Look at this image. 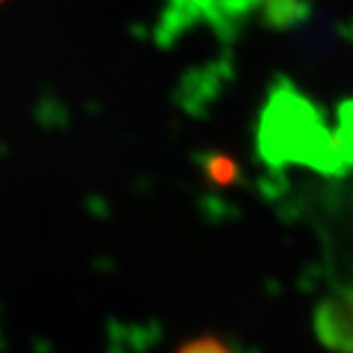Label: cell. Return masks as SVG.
Here are the masks:
<instances>
[{
	"label": "cell",
	"instance_id": "6da1fadb",
	"mask_svg": "<svg viewBox=\"0 0 353 353\" xmlns=\"http://www.w3.org/2000/svg\"><path fill=\"white\" fill-rule=\"evenodd\" d=\"M259 143L264 157L275 163L342 168L335 131L323 124V117L305 97L287 85H280L268 99Z\"/></svg>",
	"mask_w": 353,
	"mask_h": 353
},
{
	"label": "cell",
	"instance_id": "277c9868",
	"mask_svg": "<svg viewBox=\"0 0 353 353\" xmlns=\"http://www.w3.org/2000/svg\"><path fill=\"white\" fill-rule=\"evenodd\" d=\"M176 353H232V349L228 347V342L221 340V337L202 335V337H195V340L186 342Z\"/></svg>",
	"mask_w": 353,
	"mask_h": 353
},
{
	"label": "cell",
	"instance_id": "7a4b0ae2",
	"mask_svg": "<svg viewBox=\"0 0 353 353\" xmlns=\"http://www.w3.org/2000/svg\"><path fill=\"white\" fill-rule=\"evenodd\" d=\"M314 333L333 353H353V287H337L316 303Z\"/></svg>",
	"mask_w": 353,
	"mask_h": 353
},
{
	"label": "cell",
	"instance_id": "8992f818",
	"mask_svg": "<svg viewBox=\"0 0 353 353\" xmlns=\"http://www.w3.org/2000/svg\"><path fill=\"white\" fill-rule=\"evenodd\" d=\"M3 3H5V0H0V5H3Z\"/></svg>",
	"mask_w": 353,
	"mask_h": 353
},
{
	"label": "cell",
	"instance_id": "3957f363",
	"mask_svg": "<svg viewBox=\"0 0 353 353\" xmlns=\"http://www.w3.org/2000/svg\"><path fill=\"white\" fill-rule=\"evenodd\" d=\"M335 131V147L340 157L342 168H353V101H347L337 112Z\"/></svg>",
	"mask_w": 353,
	"mask_h": 353
},
{
	"label": "cell",
	"instance_id": "5b68a950",
	"mask_svg": "<svg viewBox=\"0 0 353 353\" xmlns=\"http://www.w3.org/2000/svg\"><path fill=\"white\" fill-rule=\"evenodd\" d=\"M207 172L218 183H230L236 174V165L228 157H214L207 163Z\"/></svg>",
	"mask_w": 353,
	"mask_h": 353
}]
</instances>
